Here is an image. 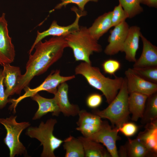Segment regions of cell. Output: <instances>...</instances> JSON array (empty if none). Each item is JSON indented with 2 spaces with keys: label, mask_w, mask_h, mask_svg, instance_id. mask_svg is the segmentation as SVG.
I'll return each instance as SVG.
<instances>
[{
  "label": "cell",
  "mask_w": 157,
  "mask_h": 157,
  "mask_svg": "<svg viewBox=\"0 0 157 157\" xmlns=\"http://www.w3.org/2000/svg\"><path fill=\"white\" fill-rule=\"evenodd\" d=\"M67 47L64 36H54L44 42H39L34 47V53L29 54L26 72L18 81L15 94H20L23 89L28 86L34 77L45 72L60 58Z\"/></svg>",
  "instance_id": "1"
},
{
  "label": "cell",
  "mask_w": 157,
  "mask_h": 157,
  "mask_svg": "<svg viewBox=\"0 0 157 157\" xmlns=\"http://www.w3.org/2000/svg\"><path fill=\"white\" fill-rule=\"evenodd\" d=\"M74 71L76 74L82 75L91 86L101 91L108 104L117 94L124 79L116 76L114 79L106 77L99 67L84 62L77 65Z\"/></svg>",
  "instance_id": "2"
},
{
  "label": "cell",
  "mask_w": 157,
  "mask_h": 157,
  "mask_svg": "<svg viewBox=\"0 0 157 157\" xmlns=\"http://www.w3.org/2000/svg\"><path fill=\"white\" fill-rule=\"evenodd\" d=\"M68 47L72 50L76 61H81L91 64L90 59L94 52L100 53L101 46L90 33L86 26H80L79 29L64 37Z\"/></svg>",
  "instance_id": "3"
},
{
  "label": "cell",
  "mask_w": 157,
  "mask_h": 157,
  "mask_svg": "<svg viewBox=\"0 0 157 157\" xmlns=\"http://www.w3.org/2000/svg\"><path fill=\"white\" fill-rule=\"evenodd\" d=\"M129 96L126 81L124 77L117 94L108 106L102 110H94L93 113L101 118L108 119L116 127L118 128L127 122L129 119L130 114L128 105Z\"/></svg>",
  "instance_id": "4"
},
{
  "label": "cell",
  "mask_w": 157,
  "mask_h": 157,
  "mask_svg": "<svg viewBox=\"0 0 157 157\" xmlns=\"http://www.w3.org/2000/svg\"><path fill=\"white\" fill-rule=\"evenodd\" d=\"M57 123L56 119L51 118L45 123L41 122L38 127L31 126L27 130L26 135L37 139L40 142V145L43 146L41 157H56L54 151L63 142L53 134L54 126Z\"/></svg>",
  "instance_id": "5"
},
{
  "label": "cell",
  "mask_w": 157,
  "mask_h": 157,
  "mask_svg": "<svg viewBox=\"0 0 157 157\" xmlns=\"http://www.w3.org/2000/svg\"><path fill=\"white\" fill-rule=\"evenodd\" d=\"M17 116L12 115L6 118H0V124L4 126L6 131L4 142L9 150L10 157L16 155L26 154V147L20 140L22 131L30 125L29 122H18Z\"/></svg>",
  "instance_id": "6"
},
{
  "label": "cell",
  "mask_w": 157,
  "mask_h": 157,
  "mask_svg": "<svg viewBox=\"0 0 157 157\" xmlns=\"http://www.w3.org/2000/svg\"><path fill=\"white\" fill-rule=\"evenodd\" d=\"M75 78L74 75L68 76H62L60 74L59 69L53 70L45 79L44 81L38 87L31 89L28 86L24 89L25 93L17 99H9V102L11 103L9 109L15 113L18 103L23 99L28 97H31L38 92L44 91L54 95L57 92L58 87L61 83L71 80Z\"/></svg>",
  "instance_id": "7"
},
{
  "label": "cell",
  "mask_w": 157,
  "mask_h": 157,
  "mask_svg": "<svg viewBox=\"0 0 157 157\" xmlns=\"http://www.w3.org/2000/svg\"><path fill=\"white\" fill-rule=\"evenodd\" d=\"M71 10L76 14L74 21L71 24L66 26L58 25L56 20H53L48 29L42 32H37V35L35 41L29 51V54L31 53L35 45L45 38L49 36L55 37L64 36L69 34L78 30L79 28V22L80 18L85 15L86 13L82 11L75 6L72 8Z\"/></svg>",
  "instance_id": "8"
},
{
  "label": "cell",
  "mask_w": 157,
  "mask_h": 157,
  "mask_svg": "<svg viewBox=\"0 0 157 157\" xmlns=\"http://www.w3.org/2000/svg\"><path fill=\"white\" fill-rule=\"evenodd\" d=\"M119 132L117 128H112L107 122L103 121L98 131L87 138L102 143L111 157H118L116 142L120 138Z\"/></svg>",
  "instance_id": "9"
},
{
  "label": "cell",
  "mask_w": 157,
  "mask_h": 157,
  "mask_svg": "<svg viewBox=\"0 0 157 157\" xmlns=\"http://www.w3.org/2000/svg\"><path fill=\"white\" fill-rule=\"evenodd\" d=\"M15 55V47L9 34L5 14L0 17V65L10 64L14 62Z\"/></svg>",
  "instance_id": "10"
},
{
  "label": "cell",
  "mask_w": 157,
  "mask_h": 157,
  "mask_svg": "<svg viewBox=\"0 0 157 157\" xmlns=\"http://www.w3.org/2000/svg\"><path fill=\"white\" fill-rule=\"evenodd\" d=\"M125 75L129 94L137 92L149 96L157 92V84L142 78L135 74L132 68L126 70Z\"/></svg>",
  "instance_id": "11"
},
{
  "label": "cell",
  "mask_w": 157,
  "mask_h": 157,
  "mask_svg": "<svg viewBox=\"0 0 157 157\" xmlns=\"http://www.w3.org/2000/svg\"><path fill=\"white\" fill-rule=\"evenodd\" d=\"M114 27L110 31L108 39L109 43L104 50L107 55L112 56L122 52L129 26L125 21Z\"/></svg>",
  "instance_id": "12"
},
{
  "label": "cell",
  "mask_w": 157,
  "mask_h": 157,
  "mask_svg": "<svg viewBox=\"0 0 157 157\" xmlns=\"http://www.w3.org/2000/svg\"><path fill=\"white\" fill-rule=\"evenodd\" d=\"M141 33L139 27L137 26L129 27L122 51L125 53L126 59L129 62L134 63L136 60L135 56Z\"/></svg>",
  "instance_id": "13"
},
{
  "label": "cell",
  "mask_w": 157,
  "mask_h": 157,
  "mask_svg": "<svg viewBox=\"0 0 157 157\" xmlns=\"http://www.w3.org/2000/svg\"><path fill=\"white\" fill-rule=\"evenodd\" d=\"M68 85L66 82L60 84L54 95L61 112L66 116H75L78 115L79 108L78 105L71 104L68 97Z\"/></svg>",
  "instance_id": "14"
},
{
  "label": "cell",
  "mask_w": 157,
  "mask_h": 157,
  "mask_svg": "<svg viewBox=\"0 0 157 157\" xmlns=\"http://www.w3.org/2000/svg\"><path fill=\"white\" fill-rule=\"evenodd\" d=\"M140 38L143 48L140 57L134 62L133 67L157 66V47L141 33Z\"/></svg>",
  "instance_id": "15"
},
{
  "label": "cell",
  "mask_w": 157,
  "mask_h": 157,
  "mask_svg": "<svg viewBox=\"0 0 157 157\" xmlns=\"http://www.w3.org/2000/svg\"><path fill=\"white\" fill-rule=\"evenodd\" d=\"M2 74L5 94L8 97L14 94L18 81L22 74L19 67L11 65L10 64L3 65Z\"/></svg>",
  "instance_id": "16"
},
{
  "label": "cell",
  "mask_w": 157,
  "mask_h": 157,
  "mask_svg": "<svg viewBox=\"0 0 157 157\" xmlns=\"http://www.w3.org/2000/svg\"><path fill=\"white\" fill-rule=\"evenodd\" d=\"M137 138L144 144L151 155L157 154V120L146 124L145 129L140 132Z\"/></svg>",
  "instance_id": "17"
},
{
  "label": "cell",
  "mask_w": 157,
  "mask_h": 157,
  "mask_svg": "<svg viewBox=\"0 0 157 157\" xmlns=\"http://www.w3.org/2000/svg\"><path fill=\"white\" fill-rule=\"evenodd\" d=\"M31 97L33 100L37 102L38 105V108L33 118V119H40L49 113H51L53 116H57L61 112L54 97L51 99L45 98L41 96L38 93Z\"/></svg>",
  "instance_id": "18"
},
{
  "label": "cell",
  "mask_w": 157,
  "mask_h": 157,
  "mask_svg": "<svg viewBox=\"0 0 157 157\" xmlns=\"http://www.w3.org/2000/svg\"><path fill=\"white\" fill-rule=\"evenodd\" d=\"M129 94L128 105L130 113L132 115L131 119L133 121H137L142 117L149 96L137 92Z\"/></svg>",
  "instance_id": "19"
},
{
  "label": "cell",
  "mask_w": 157,
  "mask_h": 157,
  "mask_svg": "<svg viewBox=\"0 0 157 157\" xmlns=\"http://www.w3.org/2000/svg\"><path fill=\"white\" fill-rule=\"evenodd\" d=\"M111 17V11L106 13L96 19L88 28L91 35L97 41L112 27Z\"/></svg>",
  "instance_id": "20"
},
{
  "label": "cell",
  "mask_w": 157,
  "mask_h": 157,
  "mask_svg": "<svg viewBox=\"0 0 157 157\" xmlns=\"http://www.w3.org/2000/svg\"><path fill=\"white\" fill-rule=\"evenodd\" d=\"M78 138L83 144L85 157H111L107 150L105 149L99 143L83 136H80Z\"/></svg>",
  "instance_id": "21"
},
{
  "label": "cell",
  "mask_w": 157,
  "mask_h": 157,
  "mask_svg": "<svg viewBox=\"0 0 157 157\" xmlns=\"http://www.w3.org/2000/svg\"><path fill=\"white\" fill-rule=\"evenodd\" d=\"M63 142V148L66 150L65 157H85L83 144L78 138L70 135Z\"/></svg>",
  "instance_id": "22"
},
{
  "label": "cell",
  "mask_w": 157,
  "mask_h": 157,
  "mask_svg": "<svg viewBox=\"0 0 157 157\" xmlns=\"http://www.w3.org/2000/svg\"><path fill=\"white\" fill-rule=\"evenodd\" d=\"M127 156L130 157H144L151 154L149 150L138 138L131 139L128 138L125 145Z\"/></svg>",
  "instance_id": "23"
},
{
  "label": "cell",
  "mask_w": 157,
  "mask_h": 157,
  "mask_svg": "<svg viewBox=\"0 0 157 157\" xmlns=\"http://www.w3.org/2000/svg\"><path fill=\"white\" fill-rule=\"evenodd\" d=\"M141 119L142 124H147L157 119V94L156 92L148 97Z\"/></svg>",
  "instance_id": "24"
},
{
  "label": "cell",
  "mask_w": 157,
  "mask_h": 157,
  "mask_svg": "<svg viewBox=\"0 0 157 157\" xmlns=\"http://www.w3.org/2000/svg\"><path fill=\"white\" fill-rule=\"evenodd\" d=\"M119 4L127 14L128 18H132L143 11L140 0H118Z\"/></svg>",
  "instance_id": "25"
},
{
  "label": "cell",
  "mask_w": 157,
  "mask_h": 157,
  "mask_svg": "<svg viewBox=\"0 0 157 157\" xmlns=\"http://www.w3.org/2000/svg\"><path fill=\"white\" fill-rule=\"evenodd\" d=\"M134 72L142 78L157 84V66L133 67Z\"/></svg>",
  "instance_id": "26"
},
{
  "label": "cell",
  "mask_w": 157,
  "mask_h": 157,
  "mask_svg": "<svg viewBox=\"0 0 157 157\" xmlns=\"http://www.w3.org/2000/svg\"><path fill=\"white\" fill-rule=\"evenodd\" d=\"M78 115L79 118L76 122L78 126L86 124L100 125L103 122L98 115L88 112L85 110H80Z\"/></svg>",
  "instance_id": "27"
},
{
  "label": "cell",
  "mask_w": 157,
  "mask_h": 157,
  "mask_svg": "<svg viewBox=\"0 0 157 157\" xmlns=\"http://www.w3.org/2000/svg\"><path fill=\"white\" fill-rule=\"evenodd\" d=\"M128 18V15L120 4L115 7L111 11V20L112 27L120 24Z\"/></svg>",
  "instance_id": "28"
},
{
  "label": "cell",
  "mask_w": 157,
  "mask_h": 157,
  "mask_svg": "<svg viewBox=\"0 0 157 157\" xmlns=\"http://www.w3.org/2000/svg\"><path fill=\"white\" fill-rule=\"evenodd\" d=\"M102 67L105 73L113 75L119 69L121 64L117 60L109 59L104 62L102 64Z\"/></svg>",
  "instance_id": "29"
},
{
  "label": "cell",
  "mask_w": 157,
  "mask_h": 157,
  "mask_svg": "<svg viewBox=\"0 0 157 157\" xmlns=\"http://www.w3.org/2000/svg\"><path fill=\"white\" fill-rule=\"evenodd\" d=\"M101 125L83 124L78 126L76 129L80 131L83 137L87 138L97 131L100 129Z\"/></svg>",
  "instance_id": "30"
},
{
  "label": "cell",
  "mask_w": 157,
  "mask_h": 157,
  "mask_svg": "<svg viewBox=\"0 0 157 157\" xmlns=\"http://www.w3.org/2000/svg\"><path fill=\"white\" fill-rule=\"evenodd\" d=\"M61 2L58 4L52 10L55 9H59L63 7H65L69 4L73 3L76 5L79 9L82 11H84V7L87 3L89 1L97 2L99 0H60Z\"/></svg>",
  "instance_id": "31"
},
{
  "label": "cell",
  "mask_w": 157,
  "mask_h": 157,
  "mask_svg": "<svg viewBox=\"0 0 157 157\" xmlns=\"http://www.w3.org/2000/svg\"><path fill=\"white\" fill-rule=\"evenodd\" d=\"M117 128L119 132L128 137L134 135L138 129V126L135 124L128 122L124 123Z\"/></svg>",
  "instance_id": "32"
},
{
  "label": "cell",
  "mask_w": 157,
  "mask_h": 157,
  "mask_svg": "<svg viewBox=\"0 0 157 157\" xmlns=\"http://www.w3.org/2000/svg\"><path fill=\"white\" fill-rule=\"evenodd\" d=\"M102 100V95L97 93H93L88 96L86 100V104L89 108L94 109L101 104Z\"/></svg>",
  "instance_id": "33"
},
{
  "label": "cell",
  "mask_w": 157,
  "mask_h": 157,
  "mask_svg": "<svg viewBox=\"0 0 157 157\" xmlns=\"http://www.w3.org/2000/svg\"><path fill=\"white\" fill-rule=\"evenodd\" d=\"M8 102V97L5 92L2 69H0V109L4 108Z\"/></svg>",
  "instance_id": "34"
},
{
  "label": "cell",
  "mask_w": 157,
  "mask_h": 157,
  "mask_svg": "<svg viewBox=\"0 0 157 157\" xmlns=\"http://www.w3.org/2000/svg\"><path fill=\"white\" fill-rule=\"evenodd\" d=\"M140 3L149 7L157 8V0H140Z\"/></svg>",
  "instance_id": "35"
}]
</instances>
